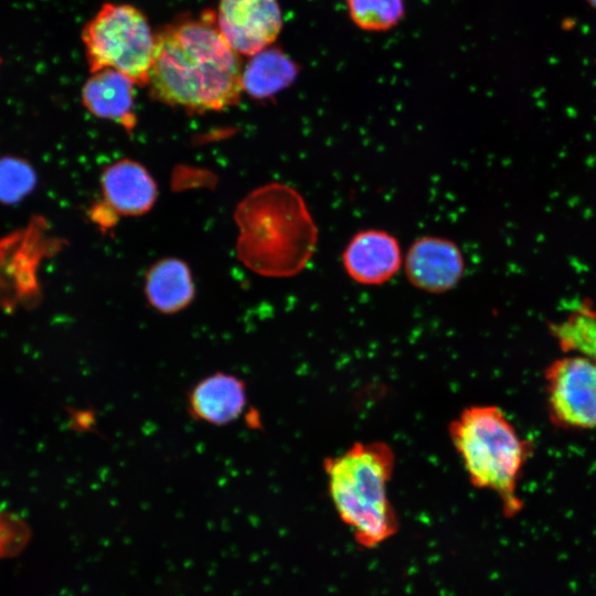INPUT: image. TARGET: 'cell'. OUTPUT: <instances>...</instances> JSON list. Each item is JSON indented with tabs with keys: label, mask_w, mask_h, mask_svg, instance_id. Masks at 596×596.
<instances>
[{
	"label": "cell",
	"mask_w": 596,
	"mask_h": 596,
	"mask_svg": "<svg viewBox=\"0 0 596 596\" xmlns=\"http://www.w3.org/2000/svg\"><path fill=\"white\" fill-rule=\"evenodd\" d=\"M238 53L223 38L216 14L167 25L156 35L148 84L156 98L192 110H220L243 88Z\"/></svg>",
	"instance_id": "obj_1"
},
{
	"label": "cell",
	"mask_w": 596,
	"mask_h": 596,
	"mask_svg": "<svg viewBox=\"0 0 596 596\" xmlns=\"http://www.w3.org/2000/svg\"><path fill=\"white\" fill-rule=\"evenodd\" d=\"M241 226L238 254L253 272L267 277H290L310 262L318 228L295 189L270 183L247 196L236 212Z\"/></svg>",
	"instance_id": "obj_2"
},
{
	"label": "cell",
	"mask_w": 596,
	"mask_h": 596,
	"mask_svg": "<svg viewBox=\"0 0 596 596\" xmlns=\"http://www.w3.org/2000/svg\"><path fill=\"white\" fill-rule=\"evenodd\" d=\"M394 464V453L383 441H356L323 461L334 509L365 549L376 547L397 532V517L387 494Z\"/></svg>",
	"instance_id": "obj_3"
},
{
	"label": "cell",
	"mask_w": 596,
	"mask_h": 596,
	"mask_svg": "<svg viewBox=\"0 0 596 596\" xmlns=\"http://www.w3.org/2000/svg\"><path fill=\"white\" fill-rule=\"evenodd\" d=\"M448 432L470 482L493 491L504 514L515 515L522 508L518 482L531 444L521 438L504 413L493 405L462 409Z\"/></svg>",
	"instance_id": "obj_4"
},
{
	"label": "cell",
	"mask_w": 596,
	"mask_h": 596,
	"mask_svg": "<svg viewBox=\"0 0 596 596\" xmlns=\"http://www.w3.org/2000/svg\"><path fill=\"white\" fill-rule=\"evenodd\" d=\"M155 42L146 17L130 4L105 3L83 30L91 71L115 70L134 84H148Z\"/></svg>",
	"instance_id": "obj_5"
},
{
	"label": "cell",
	"mask_w": 596,
	"mask_h": 596,
	"mask_svg": "<svg viewBox=\"0 0 596 596\" xmlns=\"http://www.w3.org/2000/svg\"><path fill=\"white\" fill-rule=\"evenodd\" d=\"M42 217L0 238V307L30 302L39 295L38 268L45 256L55 252L58 241L46 236Z\"/></svg>",
	"instance_id": "obj_6"
},
{
	"label": "cell",
	"mask_w": 596,
	"mask_h": 596,
	"mask_svg": "<svg viewBox=\"0 0 596 596\" xmlns=\"http://www.w3.org/2000/svg\"><path fill=\"white\" fill-rule=\"evenodd\" d=\"M551 419L565 428H596V362L573 354L553 361L545 370Z\"/></svg>",
	"instance_id": "obj_7"
},
{
	"label": "cell",
	"mask_w": 596,
	"mask_h": 596,
	"mask_svg": "<svg viewBox=\"0 0 596 596\" xmlns=\"http://www.w3.org/2000/svg\"><path fill=\"white\" fill-rule=\"evenodd\" d=\"M216 22L236 53L253 56L276 40L283 18L277 0H220Z\"/></svg>",
	"instance_id": "obj_8"
},
{
	"label": "cell",
	"mask_w": 596,
	"mask_h": 596,
	"mask_svg": "<svg viewBox=\"0 0 596 596\" xmlns=\"http://www.w3.org/2000/svg\"><path fill=\"white\" fill-rule=\"evenodd\" d=\"M404 272L415 288L443 294L455 288L465 272V260L457 244L440 236L415 240L404 257Z\"/></svg>",
	"instance_id": "obj_9"
},
{
	"label": "cell",
	"mask_w": 596,
	"mask_h": 596,
	"mask_svg": "<svg viewBox=\"0 0 596 596\" xmlns=\"http://www.w3.org/2000/svg\"><path fill=\"white\" fill-rule=\"evenodd\" d=\"M402 263L396 237L377 228L355 233L342 253L345 273L361 285L375 286L389 281L400 270Z\"/></svg>",
	"instance_id": "obj_10"
},
{
	"label": "cell",
	"mask_w": 596,
	"mask_h": 596,
	"mask_svg": "<svg viewBox=\"0 0 596 596\" xmlns=\"http://www.w3.org/2000/svg\"><path fill=\"white\" fill-rule=\"evenodd\" d=\"M188 403L194 418L211 425H227L242 414L246 404V387L235 375L215 373L193 386Z\"/></svg>",
	"instance_id": "obj_11"
},
{
	"label": "cell",
	"mask_w": 596,
	"mask_h": 596,
	"mask_svg": "<svg viewBox=\"0 0 596 596\" xmlns=\"http://www.w3.org/2000/svg\"><path fill=\"white\" fill-rule=\"evenodd\" d=\"M102 184L110 206L123 214L145 213L156 199V185L149 173L139 163L129 160L108 167Z\"/></svg>",
	"instance_id": "obj_12"
},
{
	"label": "cell",
	"mask_w": 596,
	"mask_h": 596,
	"mask_svg": "<svg viewBox=\"0 0 596 596\" xmlns=\"http://www.w3.org/2000/svg\"><path fill=\"white\" fill-rule=\"evenodd\" d=\"M132 84L115 70L96 72L83 87L84 106L97 117L132 128L136 124Z\"/></svg>",
	"instance_id": "obj_13"
},
{
	"label": "cell",
	"mask_w": 596,
	"mask_h": 596,
	"mask_svg": "<svg viewBox=\"0 0 596 596\" xmlns=\"http://www.w3.org/2000/svg\"><path fill=\"white\" fill-rule=\"evenodd\" d=\"M146 297L158 312L173 315L187 308L194 297V285L185 263L169 258L156 263L146 275Z\"/></svg>",
	"instance_id": "obj_14"
},
{
	"label": "cell",
	"mask_w": 596,
	"mask_h": 596,
	"mask_svg": "<svg viewBox=\"0 0 596 596\" xmlns=\"http://www.w3.org/2000/svg\"><path fill=\"white\" fill-rule=\"evenodd\" d=\"M243 72V88L256 98H266L292 84L298 66L277 49H266L255 55Z\"/></svg>",
	"instance_id": "obj_15"
},
{
	"label": "cell",
	"mask_w": 596,
	"mask_h": 596,
	"mask_svg": "<svg viewBox=\"0 0 596 596\" xmlns=\"http://www.w3.org/2000/svg\"><path fill=\"white\" fill-rule=\"evenodd\" d=\"M561 349L596 362V308L579 304L565 318L550 324Z\"/></svg>",
	"instance_id": "obj_16"
},
{
	"label": "cell",
	"mask_w": 596,
	"mask_h": 596,
	"mask_svg": "<svg viewBox=\"0 0 596 596\" xmlns=\"http://www.w3.org/2000/svg\"><path fill=\"white\" fill-rule=\"evenodd\" d=\"M353 23L364 31H386L404 14V0H347Z\"/></svg>",
	"instance_id": "obj_17"
},
{
	"label": "cell",
	"mask_w": 596,
	"mask_h": 596,
	"mask_svg": "<svg viewBox=\"0 0 596 596\" xmlns=\"http://www.w3.org/2000/svg\"><path fill=\"white\" fill-rule=\"evenodd\" d=\"M36 173L22 157H0V202L12 205L21 202L34 190Z\"/></svg>",
	"instance_id": "obj_18"
},
{
	"label": "cell",
	"mask_w": 596,
	"mask_h": 596,
	"mask_svg": "<svg viewBox=\"0 0 596 596\" xmlns=\"http://www.w3.org/2000/svg\"><path fill=\"white\" fill-rule=\"evenodd\" d=\"M590 4H593L594 7H596V0H587Z\"/></svg>",
	"instance_id": "obj_19"
},
{
	"label": "cell",
	"mask_w": 596,
	"mask_h": 596,
	"mask_svg": "<svg viewBox=\"0 0 596 596\" xmlns=\"http://www.w3.org/2000/svg\"><path fill=\"white\" fill-rule=\"evenodd\" d=\"M1 63H2V60H1V57H0V65H1Z\"/></svg>",
	"instance_id": "obj_20"
}]
</instances>
